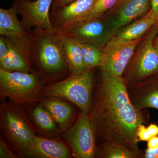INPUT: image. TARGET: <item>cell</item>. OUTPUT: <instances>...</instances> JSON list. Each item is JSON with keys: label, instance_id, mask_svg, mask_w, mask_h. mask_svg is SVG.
<instances>
[{"label": "cell", "instance_id": "28", "mask_svg": "<svg viewBox=\"0 0 158 158\" xmlns=\"http://www.w3.org/2000/svg\"><path fill=\"white\" fill-rule=\"evenodd\" d=\"M158 148V137L154 136L148 141L147 149L154 150Z\"/></svg>", "mask_w": 158, "mask_h": 158}, {"label": "cell", "instance_id": "32", "mask_svg": "<svg viewBox=\"0 0 158 158\" xmlns=\"http://www.w3.org/2000/svg\"><path fill=\"white\" fill-rule=\"evenodd\" d=\"M156 26L157 27L156 35V37L154 40V45L156 49L158 51V25Z\"/></svg>", "mask_w": 158, "mask_h": 158}, {"label": "cell", "instance_id": "24", "mask_svg": "<svg viewBox=\"0 0 158 158\" xmlns=\"http://www.w3.org/2000/svg\"><path fill=\"white\" fill-rule=\"evenodd\" d=\"M137 135L138 141H148L152 137L148 131L147 128L145 127L144 124L140 125L137 130Z\"/></svg>", "mask_w": 158, "mask_h": 158}, {"label": "cell", "instance_id": "27", "mask_svg": "<svg viewBox=\"0 0 158 158\" xmlns=\"http://www.w3.org/2000/svg\"><path fill=\"white\" fill-rule=\"evenodd\" d=\"M74 1L75 0H53L51 8V11L69 5Z\"/></svg>", "mask_w": 158, "mask_h": 158}, {"label": "cell", "instance_id": "11", "mask_svg": "<svg viewBox=\"0 0 158 158\" xmlns=\"http://www.w3.org/2000/svg\"><path fill=\"white\" fill-rule=\"evenodd\" d=\"M27 36L4 37L8 44V52L4 59L0 60L1 69L8 71L36 72L33 68L34 60L28 44Z\"/></svg>", "mask_w": 158, "mask_h": 158}, {"label": "cell", "instance_id": "14", "mask_svg": "<svg viewBox=\"0 0 158 158\" xmlns=\"http://www.w3.org/2000/svg\"><path fill=\"white\" fill-rule=\"evenodd\" d=\"M128 94L137 110H158V73L127 85Z\"/></svg>", "mask_w": 158, "mask_h": 158}, {"label": "cell", "instance_id": "20", "mask_svg": "<svg viewBox=\"0 0 158 158\" xmlns=\"http://www.w3.org/2000/svg\"><path fill=\"white\" fill-rule=\"evenodd\" d=\"M144 153H140L128 149L118 143L104 142L97 148L95 157L100 158H144Z\"/></svg>", "mask_w": 158, "mask_h": 158}, {"label": "cell", "instance_id": "13", "mask_svg": "<svg viewBox=\"0 0 158 158\" xmlns=\"http://www.w3.org/2000/svg\"><path fill=\"white\" fill-rule=\"evenodd\" d=\"M96 0H75L50 13L54 30L61 31L86 19L90 14Z\"/></svg>", "mask_w": 158, "mask_h": 158}, {"label": "cell", "instance_id": "22", "mask_svg": "<svg viewBox=\"0 0 158 158\" xmlns=\"http://www.w3.org/2000/svg\"><path fill=\"white\" fill-rule=\"evenodd\" d=\"M33 116L35 122L43 131L51 132L58 130L57 123L51 113L43 106H37L34 108Z\"/></svg>", "mask_w": 158, "mask_h": 158}, {"label": "cell", "instance_id": "26", "mask_svg": "<svg viewBox=\"0 0 158 158\" xmlns=\"http://www.w3.org/2000/svg\"><path fill=\"white\" fill-rule=\"evenodd\" d=\"M8 52V46L5 37L0 36V60L4 59Z\"/></svg>", "mask_w": 158, "mask_h": 158}, {"label": "cell", "instance_id": "29", "mask_svg": "<svg viewBox=\"0 0 158 158\" xmlns=\"http://www.w3.org/2000/svg\"><path fill=\"white\" fill-rule=\"evenodd\" d=\"M151 9L156 15V26L158 25V0H150Z\"/></svg>", "mask_w": 158, "mask_h": 158}, {"label": "cell", "instance_id": "8", "mask_svg": "<svg viewBox=\"0 0 158 158\" xmlns=\"http://www.w3.org/2000/svg\"><path fill=\"white\" fill-rule=\"evenodd\" d=\"M59 31L79 42L102 48L115 35L104 15L77 23Z\"/></svg>", "mask_w": 158, "mask_h": 158}, {"label": "cell", "instance_id": "9", "mask_svg": "<svg viewBox=\"0 0 158 158\" xmlns=\"http://www.w3.org/2000/svg\"><path fill=\"white\" fill-rule=\"evenodd\" d=\"M140 41H119L111 38L103 48L102 61L99 68L113 76L122 77Z\"/></svg>", "mask_w": 158, "mask_h": 158}, {"label": "cell", "instance_id": "12", "mask_svg": "<svg viewBox=\"0 0 158 158\" xmlns=\"http://www.w3.org/2000/svg\"><path fill=\"white\" fill-rule=\"evenodd\" d=\"M150 0H120L106 18L114 34L150 10Z\"/></svg>", "mask_w": 158, "mask_h": 158}, {"label": "cell", "instance_id": "7", "mask_svg": "<svg viewBox=\"0 0 158 158\" xmlns=\"http://www.w3.org/2000/svg\"><path fill=\"white\" fill-rule=\"evenodd\" d=\"M74 157L94 158L97 148L96 134L89 115L82 112L64 135Z\"/></svg>", "mask_w": 158, "mask_h": 158}, {"label": "cell", "instance_id": "31", "mask_svg": "<svg viewBox=\"0 0 158 158\" xmlns=\"http://www.w3.org/2000/svg\"><path fill=\"white\" fill-rule=\"evenodd\" d=\"M147 128L148 131L152 137L158 135V126L156 125L151 123Z\"/></svg>", "mask_w": 158, "mask_h": 158}, {"label": "cell", "instance_id": "5", "mask_svg": "<svg viewBox=\"0 0 158 158\" xmlns=\"http://www.w3.org/2000/svg\"><path fill=\"white\" fill-rule=\"evenodd\" d=\"M36 72L8 71L0 69V95L20 106L38 101L41 94Z\"/></svg>", "mask_w": 158, "mask_h": 158}, {"label": "cell", "instance_id": "30", "mask_svg": "<svg viewBox=\"0 0 158 158\" xmlns=\"http://www.w3.org/2000/svg\"><path fill=\"white\" fill-rule=\"evenodd\" d=\"M144 158H158V148L154 150H145Z\"/></svg>", "mask_w": 158, "mask_h": 158}, {"label": "cell", "instance_id": "15", "mask_svg": "<svg viewBox=\"0 0 158 158\" xmlns=\"http://www.w3.org/2000/svg\"><path fill=\"white\" fill-rule=\"evenodd\" d=\"M24 156L40 158H68L70 157L71 152L62 142L36 136Z\"/></svg>", "mask_w": 158, "mask_h": 158}, {"label": "cell", "instance_id": "25", "mask_svg": "<svg viewBox=\"0 0 158 158\" xmlns=\"http://www.w3.org/2000/svg\"><path fill=\"white\" fill-rule=\"evenodd\" d=\"M16 156L10 151L6 143L1 139L0 141V158H15Z\"/></svg>", "mask_w": 158, "mask_h": 158}, {"label": "cell", "instance_id": "18", "mask_svg": "<svg viewBox=\"0 0 158 158\" xmlns=\"http://www.w3.org/2000/svg\"><path fill=\"white\" fill-rule=\"evenodd\" d=\"M42 105L51 113L61 131L65 132L70 127L74 114L71 105L55 97L44 99Z\"/></svg>", "mask_w": 158, "mask_h": 158}, {"label": "cell", "instance_id": "19", "mask_svg": "<svg viewBox=\"0 0 158 158\" xmlns=\"http://www.w3.org/2000/svg\"><path fill=\"white\" fill-rule=\"evenodd\" d=\"M156 19L151 10L141 19L129 24L112 38L119 41H130L141 39L150 29L156 25Z\"/></svg>", "mask_w": 158, "mask_h": 158}, {"label": "cell", "instance_id": "3", "mask_svg": "<svg viewBox=\"0 0 158 158\" xmlns=\"http://www.w3.org/2000/svg\"><path fill=\"white\" fill-rule=\"evenodd\" d=\"M0 127L7 142L19 155L24 156L36 137L33 124L20 106L10 100L0 106Z\"/></svg>", "mask_w": 158, "mask_h": 158}, {"label": "cell", "instance_id": "10", "mask_svg": "<svg viewBox=\"0 0 158 158\" xmlns=\"http://www.w3.org/2000/svg\"><path fill=\"white\" fill-rule=\"evenodd\" d=\"M53 0H16L20 22L28 32L37 28L54 30L50 19V9Z\"/></svg>", "mask_w": 158, "mask_h": 158}, {"label": "cell", "instance_id": "16", "mask_svg": "<svg viewBox=\"0 0 158 158\" xmlns=\"http://www.w3.org/2000/svg\"><path fill=\"white\" fill-rule=\"evenodd\" d=\"M58 31L63 55L71 74L85 71L81 43L61 31Z\"/></svg>", "mask_w": 158, "mask_h": 158}, {"label": "cell", "instance_id": "33", "mask_svg": "<svg viewBox=\"0 0 158 158\" xmlns=\"http://www.w3.org/2000/svg\"><path fill=\"white\" fill-rule=\"evenodd\" d=\"M28 1H35V0H28Z\"/></svg>", "mask_w": 158, "mask_h": 158}, {"label": "cell", "instance_id": "17", "mask_svg": "<svg viewBox=\"0 0 158 158\" xmlns=\"http://www.w3.org/2000/svg\"><path fill=\"white\" fill-rule=\"evenodd\" d=\"M17 14V3L15 0L10 8L0 9V35L9 37H27L29 32L24 28Z\"/></svg>", "mask_w": 158, "mask_h": 158}, {"label": "cell", "instance_id": "4", "mask_svg": "<svg viewBox=\"0 0 158 158\" xmlns=\"http://www.w3.org/2000/svg\"><path fill=\"white\" fill-rule=\"evenodd\" d=\"M93 69L70 74L64 80L52 84L41 91L43 96L66 99L89 115L93 98Z\"/></svg>", "mask_w": 158, "mask_h": 158}, {"label": "cell", "instance_id": "1", "mask_svg": "<svg viewBox=\"0 0 158 158\" xmlns=\"http://www.w3.org/2000/svg\"><path fill=\"white\" fill-rule=\"evenodd\" d=\"M93 94L89 116L96 141L118 143L128 149L144 153L138 146L137 130L147 123L148 115L137 110L130 100L127 85L122 77L101 70Z\"/></svg>", "mask_w": 158, "mask_h": 158}, {"label": "cell", "instance_id": "23", "mask_svg": "<svg viewBox=\"0 0 158 158\" xmlns=\"http://www.w3.org/2000/svg\"><path fill=\"white\" fill-rule=\"evenodd\" d=\"M120 0H96L90 14L85 20L102 17L113 9Z\"/></svg>", "mask_w": 158, "mask_h": 158}, {"label": "cell", "instance_id": "6", "mask_svg": "<svg viewBox=\"0 0 158 158\" xmlns=\"http://www.w3.org/2000/svg\"><path fill=\"white\" fill-rule=\"evenodd\" d=\"M157 28L155 25L128 64L122 76L127 85L158 73V51L154 45Z\"/></svg>", "mask_w": 158, "mask_h": 158}, {"label": "cell", "instance_id": "2", "mask_svg": "<svg viewBox=\"0 0 158 158\" xmlns=\"http://www.w3.org/2000/svg\"><path fill=\"white\" fill-rule=\"evenodd\" d=\"M34 64L44 81H55L70 72L65 62L59 31L35 28L27 36Z\"/></svg>", "mask_w": 158, "mask_h": 158}, {"label": "cell", "instance_id": "21", "mask_svg": "<svg viewBox=\"0 0 158 158\" xmlns=\"http://www.w3.org/2000/svg\"><path fill=\"white\" fill-rule=\"evenodd\" d=\"M81 45L85 71L99 68L102 61L103 48L90 44L81 43Z\"/></svg>", "mask_w": 158, "mask_h": 158}]
</instances>
